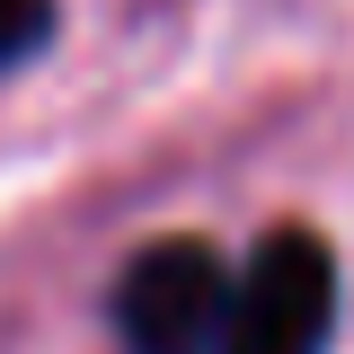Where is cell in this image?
Instances as JSON below:
<instances>
[{"instance_id": "cell-1", "label": "cell", "mask_w": 354, "mask_h": 354, "mask_svg": "<svg viewBox=\"0 0 354 354\" xmlns=\"http://www.w3.org/2000/svg\"><path fill=\"white\" fill-rule=\"evenodd\" d=\"M337 337V257L319 230H274L248 274H230L221 354H328Z\"/></svg>"}, {"instance_id": "cell-2", "label": "cell", "mask_w": 354, "mask_h": 354, "mask_svg": "<svg viewBox=\"0 0 354 354\" xmlns=\"http://www.w3.org/2000/svg\"><path fill=\"white\" fill-rule=\"evenodd\" d=\"M230 328V266L213 239H151L115 274V337L124 354H221Z\"/></svg>"}, {"instance_id": "cell-3", "label": "cell", "mask_w": 354, "mask_h": 354, "mask_svg": "<svg viewBox=\"0 0 354 354\" xmlns=\"http://www.w3.org/2000/svg\"><path fill=\"white\" fill-rule=\"evenodd\" d=\"M53 36V0H0V71H18Z\"/></svg>"}]
</instances>
